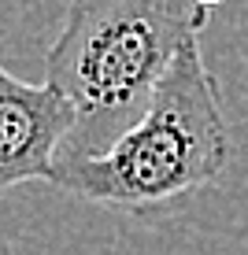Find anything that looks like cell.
<instances>
[{
    "mask_svg": "<svg viewBox=\"0 0 248 255\" xmlns=\"http://www.w3.org/2000/svg\"><path fill=\"white\" fill-rule=\"evenodd\" d=\"M230 148L223 85L204 63L200 41H189L145 115L104 152L59 155L48 185L108 211L163 215L223 174Z\"/></svg>",
    "mask_w": 248,
    "mask_h": 255,
    "instance_id": "obj_1",
    "label": "cell"
},
{
    "mask_svg": "<svg viewBox=\"0 0 248 255\" xmlns=\"http://www.w3.org/2000/svg\"><path fill=\"white\" fill-rule=\"evenodd\" d=\"M204 26L197 0H70L45 56V82L78 115L59 155H96L126 133Z\"/></svg>",
    "mask_w": 248,
    "mask_h": 255,
    "instance_id": "obj_2",
    "label": "cell"
},
{
    "mask_svg": "<svg viewBox=\"0 0 248 255\" xmlns=\"http://www.w3.org/2000/svg\"><path fill=\"white\" fill-rule=\"evenodd\" d=\"M197 4H204V7L211 11V7H215V4H223V0H197Z\"/></svg>",
    "mask_w": 248,
    "mask_h": 255,
    "instance_id": "obj_4",
    "label": "cell"
},
{
    "mask_svg": "<svg viewBox=\"0 0 248 255\" xmlns=\"http://www.w3.org/2000/svg\"><path fill=\"white\" fill-rule=\"evenodd\" d=\"M78 126L70 100L52 85H26L0 67V196L26 181H48Z\"/></svg>",
    "mask_w": 248,
    "mask_h": 255,
    "instance_id": "obj_3",
    "label": "cell"
}]
</instances>
